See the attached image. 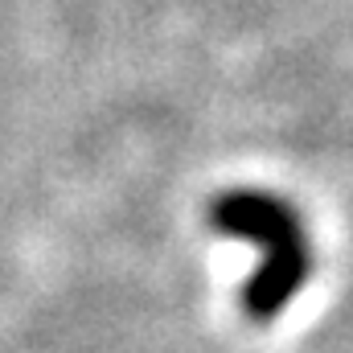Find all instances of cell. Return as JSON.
Masks as SVG:
<instances>
[{
  "instance_id": "6da1fadb",
  "label": "cell",
  "mask_w": 353,
  "mask_h": 353,
  "mask_svg": "<svg viewBox=\"0 0 353 353\" xmlns=\"http://www.w3.org/2000/svg\"><path fill=\"white\" fill-rule=\"evenodd\" d=\"M210 222L218 234L247 239L263 251L255 275L243 288V308L255 321L279 316L312 275V243L304 234L300 214L283 197H271L263 189H230L214 197Z\"/></svg>"
}]
</instances>
